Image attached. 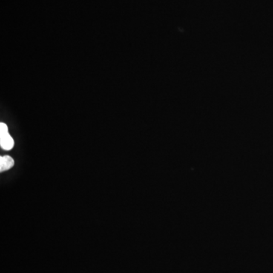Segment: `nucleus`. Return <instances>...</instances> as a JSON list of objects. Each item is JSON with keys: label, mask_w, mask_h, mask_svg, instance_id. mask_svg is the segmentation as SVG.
<instances>
[{"label": "nucleus", "mask_w": 273, "mask_h": 273, "mask_svg": "<svg viewBox=\"0 0 273 273\" xmlns=\"http://www.w3.org/2000/svg\"><path fill=\"white\" fill-rule=\"evenodd\" d=\"M13 138L9 134L8 131V127L6 124L1 122L0 123V145L2 148L5 150H10L14 147Z\"/></svg>", "instance_id": "obj_1"}, {"label": "nucleus", "mask_w": 273, "mask_h": 273, "mask_svg": "<svg viewBox=\"0 0 273 273\" xmlns=\"http://www.w3.org/2000/svg\"><path fill=\"white\" fill-rule=\"evenodd\" d=\"M15 162L11 156H4L0 157V172L7 171L14 166Z\"/></svg>", "instance_id": "obj_2"}]
</instances>
